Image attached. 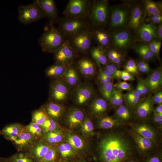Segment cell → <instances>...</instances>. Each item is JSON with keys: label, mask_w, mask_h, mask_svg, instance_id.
<instances>
[{"label": "cell", "mask_w": 162, "mask_h": 162, "mask_svg": "<svg viewBox=\"0 0 162 162\" xmlns=\"http://www.w3.org/2000/svg\"><path fill=\"white\" fill-rule=\"evenodd\" d=\"M91 30L94 39L96 41L98 45L101 46L104 49L110 47V36L109 31L104 28H93Z\"/></svg>", "instance_id": "23"}, {"label": "cell", "mask_w": 162, "mask_h": 162, "mask_svg": "<svg viewBox=\"0 0 162 162\" xmlns=\"http://www.w3.org/2000/svg\"><path fill=\"white\" fill-rule=\"evenodd\" d=\"M157 26L142 22L134 32L136 40L147 44L155 40Z\"/></svg>", "instance_id": "15"}, {"label": "cell", "mask_w": 162, "mask_h": 162, "mask_svg": "<svg viewBox=\"0 0 162 162\" xmlns=\"http://www.w3.org/2000/svg\"><path fill=\"white\" fill-rule=\"evenodd\" d=\"M152 112L153 114H162V104H158L154 108Z\"/></svg>", "instance_id": "58"}, {"label": "cell", "mask_w": 162, "mask_h": 162, "mask_svg": "<svg viewBox=\"0 0 162 162\" xmlns=\"http://www.w3.org/2000/svg\"><path fill=\"white\" fill-rule=\"evenodd\" d=\"M79 74L75 66L71 64L67 68L62 78L70 87H75L79 83Z\"/></svg>", "instance_id": "27"}, {"label": "cell", "mask_w": 162, "mask_h": 162, "mask_svg": "<svg viewBox=\"0 0 162 162\" xmlns=\"http://www.w3.org/2000/svg\"><path fill=\"white\" fill-rule=\"evenodd\" d=\"M133 115V110L124 103L116 108L113 117L123 123L131 120Z\"/></svg>", "instance_id": "30"}, {"label": "cell", "mask_w": 162, "mask_h": 162, "mask_svg": "<svg viewBox=\"0 0 162 162\" xmlns=\"http://www.w3.org/2000/svg\"><path fill=\"white\" fill-rule=\"evenodd\" d=\"M50 146L38 139L28 150L30 155L37 159L38 161L45 156Z\"/></svg>", "instance_id": "28"}, {"label": "cell", "mask_w": 162, "mask_h": 162, "mask_svg": "<svg viewBox=\"0 0 162 162\" xmlns=\"http://www.w3.org/2000/svg\"><path fill=\"white\" fill-rule=\"evenodd\" d=\"M146 17L142 1L134 2L132 5L127 28L134 32L144 21Z\"/></svg>", "instance_id": "14"}, {"label": "cell", "mask_w": 162, "mask_h": 162, "mask_svg": "<svg viewBox=\"0 0 162 162\" xmlns=\"http://www.w3.org/2000/svg\"><path fill=\"white\" fill-rule=\"evenodd\" d=\"M49 118V117L41 107L33 112L31 122L41 126Z\"/></svg>", "instance_id": "39"}, {"label": "cell", "mask_w": 162, "mask_h": 162, "mask_svg": "<svg viewBox=\"0 0 162 162\" xmlns=\"http://www.w3.org/2000/svg\"><path fill=\"white\" fill-rule=\"evenodd\" d=\"M134 2H127L110 8L107 30L127 28Z\"/></svg>", "instance_id": "3"}, {"label": "cell", "mask_w": 162, "mask_h": 162, "mask_svg": "<svg viewBox=\"0 0 162 162\" xmlns=\"http://www.w3.org/2000/svg\"><path fill=\"white\" fill-rule=\"evenodd\" d=\"M67 141L74 149H82L84 146V142L79 136L75 135H69L67 137Z\"/></svg>", "instance_id": "41"}, {"label": "cell", "mask_w": 162, "mask_h": 162, "mask_svg": "<svg viewBox=\"0 0 162 162\" xmlns=\"http://www.w3.org/2000/svg\"><path fill=\"white\" fill-rule=\"evenodd\" d=\"M64 162H68L67 161H64Z\"/></svg>", "instance_id": "63"}, {"label": "cell", "mask_w": 162, "mask_h": 162, "mask_svg": "<svg viewBox=\"0 0 162 162\" xmlns=\"http://www.w3.org/2000/svg\"><path fill=\"white\" fill-rule=\"evenodd\" d=\"M154 104L151 95L142 98L134 110L135 113L139 118L142 119H146L153 112Z\"/></svg>", "instance_id": "20"}, {"label": "cell", "mask_w": 162, "mask_h": 162, "mask_svg": "<svg viewBox=\"0 0 162 162\" xmlns=\"http://www.w3.org/2000/svg\"><path fill=\"white\" fill-rule=\"evenodd\" d=\"M57 158V152L55 148L50 146L45 156L37 162H55Z\"/></svg>", "instance_id": "43"}, {"label": "cell", "mask_w": 162, "mask_h": 162, "mask_svg": "<svg viewBox=\"0 0 162 162\" xmlns=\"http://www.w3.org/2000/svg\"><path fill=\"white\" fill-rule=\"evenodd\" d=\"M35 2L42 10L49 23L55 24L58 23L59 18L55 1L53 0H35Z\"/></svg>", "instance_id": "17"}, {"label": "cell", "mask_w": 162, "mask_h": 162, "mask_svg": "<svg viewBox=\"0 0 162 162\" xmlns=\"http://www.w3.org/2000/svg\"><path fill=\"white\" fill-rule=\"evenodd\" d=\"M78 52L71 46L69 40L65 41L53 53L56 62L70 64Z\"/></svg>", "instance_id": "12"}, {"label": "cell", "mask_w": 162, "mask_h": 162, "mask_svg": "<svg viewBox=\"0 0 162 162\" xmlns=\"http://www.w3.org/2000/svg\"><path fill=\"white\" fill-rule=\"evenodd\" d=\"M104 50L109 61L119 66L124 60L123 52L111 47Z\"/></svg>", "instance_id": "37"}, {"label": "cell", "mask_w": 162, "mask_h": 162, "mask_svg": "<svg viewBox=\"0 0 162 162\" xmlns=\"http://www.w3.org/2000/svg\"><path fill=\"white\" fill-rule=\"evenodd\" d=\"M126 134L115 130L104 135L99 143L100 162H122L135 157V147Z\"/></svg>", "instance_id": "1"}, {"label": "cell", "mask_w": 162, "mask_h": 162, "mask_svg": "<svg viewBox=\"0 0 162 162\" xmlns=\"http://www.w3.org/2000/svg\"><path fill=\"white\" fill-rule=\"evenodd\" d=\"M97 64L88 57L82 58L77 60L75 66L78 72L86 79H91L97 72Z\"/></svg>", "instance_id": "16"}, {"label": "cell", "mask_w": 162, "mask_h": 162, "mask_svg": "<svg viewBox=\"0 0 162 162\" xmlns=\"http://www.w3.org/2000/svg\"><path fill=\"white\" fill-rule=\"evenodd\" d=\"M150 50L156 58L160 59L159 52L161 45V42L154 40L147 44Z\"/></svg>", "instance_id": "47"}, {"label": "cell", "mask_w": 162, "mask_h": 162, "mask_svg": "<svg viewBox=\"0 0 162 162\" xmlns=\"http://www.w3.org/2000/svg\"><path fill=\"white\" fill-rule=\"evenodd\" d=\"M128 133L135 143L137 152L141 158H143L153 152L156 142L141 136L132 129L129 131Z\"/></svg>", "instance_id": "13"}, {"label": "cell", "mask_w": 162, "mask_h": 162, "mask_svg": "<svg viewBox=\"0 0 162 162\" xmlns=\"http://www.w3.org/2000/svg\"><path fill=\"white\" fill-rule=\"evenodd\" d=\"M124 68L125 70L133 75H136L138 74L139 71L137 63L134 59L129 60L125 65Z\"/></svg>", "instance_id": "46"}, {"label": "cell", "mask_w": 162, "mask_h": 162, "mask_svg": "<svg viewBox=\"0 0 162 162\" xmlns=\"http://www.w3.org/2000/svg\"><path fill=\"white\" fill-rule=\"evenodd\" d=\"M110 8L106 0L91 1L88 19L93 28H104L108 26Z\"/></svg>", "instance_id": "4"}, {"label": "cell", "mask_w": 162, "mask_h": 162, "mask_svg": "<svg viewBox=\"0 0 162 162\" xmlns=\"http://www.w3.org/2000/svg\"><path fill=\"white\" fill-rule=\"evenodd\" d=\"M143 159L142 162H162V154L160 153L153 152Z\"/></svg>", "instance_id": "50"}, {"label": "cell", "mask_w": 162, "mask_h": 162, "mask_svg": "<svg viewBox=\"0 0 162 162\" xmlns=\"http://www.w3.org/2000/svg\"><path fill=\"white\" fill-rule=\"evenodd\" d=\"M120 79H122L125 81L135 80L134 76L125 70H121Z\"/></svg>", "instance_id": "53"}, {"label": "cell", "mask_w": 162, "mask_h": 162, "mask_svg": "<svg viewBox=\"0 0 162 162\" xmlns=\"http://www.w3.org/2000/svg\"><path fill=\"white\" fill-rule=\"evenodd\" d=\"M144 80L148 88L149 94H154L160 89L162 86L161 67L160 66L156 68Z\"/></svg>", "instance_id": "19"}, {"label": "cell", "mask_w": 162, "mask_h": 162, "mask_svg": "<svg viewBox=\"0 0 162 162\" xmlns=\"http://www.w3.org/2000/svg\"><path fill=\"white\" fill-rule=\"evenodd\" d=\"M24 127L22 124L18 123L9 124L0 130V135L12 142L23 131Z\"/></svg>", "instance_id": "22"}, {"label": "cell", "mask_w": 162, "mask_h": 162, "mask_svg": "<svg viewBox=\"0 0 162 162\" xmlns=\"http://www.w3.org/2000/svg\"><path fill=\"white\" fill-rule=\"evenodd\" d=\"M25 129L38 139L40 138L45 133L41 126L32 122L25 126Z\"/></svg>", "instance_id": "40"}, {"label": "cell", "mask_w": 162, "mask_h": 162, "mask_svg": "<svg viewBox=\"0 0 162 162\" xmlns=\"http://www.w3.org/2000/svg\"><path fill=\"white\" fill-rule=\"evenodd\" d=\"M135 90L141 96L149 94L148 88L143 79L138 80Z\"/></svg>", "instance_id": "48"}, {"label": "cell", "mask_w": 162, "mask_h": 162, "mask_svg": "<svg viewBox=\"0 0 162 162\" xmlns=\"http://www.w3.org/2000/svg\"><path fill=\"white\" fill-rule=\"evenodd\" d=\"M144 21L155 25H159L162 23V15L158 14L146 16Z\"/></svg>", "instance_id": "51"}, {"label": "cell", "mask_w": 162, "mask_h": 162, "mask_svg": "<svg viewBox=\"0 0 162 162\" xmlns=\"http://www.w3.org/2000/svg\"><path fill=\"white\" fill-rule=\"evenodd\" d=\"M58 23V28L64 34L67 39L91 28L88 18L65 16L59 18Z\"/></svg>", "instance_id": "6"}, {"label": "cell", "mask_w": 162, "mask_h": 162, "mask_svg": "<svg viewBox=\"0 0 162 162\" xmlns=\"http://www.w3.org/2000/svg\"><path fill=\"white\" fill-rule=\"evenodd\" d=\"M0 162H9V161L8 159L4 158H0Z\"/></svg>", "instance_id": "62"}, {"label": "cell", "mask_w": 162, "mask_h": 162, "mask_svg": "<svg viewBox=\"0 0 162 162\" xmlns=\"http://www.w3.org/2000/svg\"><path fill=\"white\" fill-rule=\"evenodd\" d=\"M94 129L93 125L91 120L88 118L86 119L82 125V132L85 134H92Z\"/></svg>", "instance_id": "49"}, {"label": "cell", "mask_w": 162, "mask_h": 162, "mask_svg": "<svg viewBox=\"0 0 162 162\" xmlns=\"http://www.w3.org/2000/svg\"><path fill=\"white\" fill-rule=\"evenodd\" d=\"M67 39L78 53H84L89 51L94 38L90 28L82 31Z\"/></svg>", "instance_id": "11"}, {"label": "cell", "mask_w": 162, "mask_h": 162, "mask_svg": "<svg viewBox=\"0 0 162 162\" xmlns=\"http://www.w3.org/2000/svg\"><path fill=\"white\" fill-rule=\"evenodd\" d=\"M151 70V68L149 66L138 68V71L142 73H149Z\"/></svg>", "instance_id": "59"}, {"label": "cell", "mask_w": 162, "mask_h": 162, "mask_svg": "<svg viewBox=\"0 0 162 162\" xmlns=\"http://www.w3.org/2000/svg\"><path fill=\"white\" fill-rule=\"evenodd\" d=\"M155 40L161 42L162 40V24L157 25L156 32Z\"/></svg>", "instance_id": "57"}, {"label": "cell", "mask_w": 162, "mask_h": 162, "mask_svg": "<svg viewBox=\"0 0 162 162\" xmlns=\"http://www.w3.org/2000/svg\"><path fill=\"white\" fill-rule=\"evenodd\" d=\"M152 100L154 104H162V90L160 89L154 93L153 96H152Z\"/></svg>", "instance_id": "54"}, {"label": "cell", "mask_w": 162, "mask_h": 162, "mask_svg": "<svg viewBox=\"0 0 162 162\" xmlns=\"http://www.w3.org/2000/svg\"><path fill=\"white\" fill-rule=\"evenodd\" d=\"M70 64L55 62L46 68L44 71L45 75L51 80L62 77L67 68Z\"/></svg>", "instance_id": "26"}, {"label": "cell", "mask_w": 162, "mask_h": 162, "mask_svg": "<svg viewBox=\"0 0 162 162\" xmlns=\"http://www.w3.org/2000/svg\"><path fill=\"white\" fill-rule=\"evenodd\" d=\"M138 68H140L149 66L148 64L144 61H141L137 63Z\"/></svg>", "instance_id": "60"}, {"label": "cell", "mask_w": 162, "mask_h": 162, "mask_svg": "<svg viewBox=\"0 0 162 162\" xmlns=\"http://www.w3.org/2000/svg\"><path fill=\"white\" fill-rule=\"evenodd\" d=\"M38 139L24 129L12 142L19 151L29 150Z\"/></svg>", "instance_id": "18"}, {"label": "cell", "mask_w": 162, "mask_h": 162, "mask_svg": "<svg viewBox=\"0 0 162 162\" xmlns=\"http://www.w3.org/2000/svg\"><path fill=\"white\" fill-rule=\"evenodd\" d=\"M63 138L62 132L58 129L52 132L45 133L39 139L48 145H54L60 142Z\"/></svg>", "instance_id": "34"}, {"label": "cell", "mask_w": 162, "mask_h": 162, "mask_svg": "<svg viewBox=\"0 0 162 162\" xmlns=\"http://www.w3.org/2000/svg\"><path fill=\"white\" fill-rule=\"evenodd\" d=\"M153 120L154 123L160 128L162 126V114H153Z\"/></svg>", "instance_id": "56"}, {"label": "cell", "mask_w": 162, "mask_h": 162, "mask_svg": "<svg viewBox=\"0 0 162 162\" xmlns=\"http://www.w3.org/2000/svg\"><path fill=\"white\" fill-rule=\"evenodd\" d=\"M132 130L141 136L156 142L158 137L157 132L153 127L144 123L129 124Z\"/></svg>", "instance_id": "21"}, {"label": "cell", "mask_w": 162, "mask_h": 162, "mask_svg": "<svg viewBox=\"0 0 162 162\" xmlns=\"http://www.w3.org/2000/svg\"><path fill=\"white\" fill-rule=\"evenodd\" d=\"M124 102L132 110H134L142 98L135 90L128 91L124 94Z\"/></svg>", "instance_id": "35"}, {"label": "cell", "mask_w": 162, "mask_h": 162, "mask_svg": "<svg viewBox=\"0 0 162 162\" xmlns=\"http://www.w3.org/2000/svg\"><path fill=\"white\" fill-rule=\"evenodd\" d=\"M68 143H62L58 146V150L61 156L64 158H67L74 154L73 149Z\"/></svg>", "instance_id": "42"}, {"label": "cell", "mask_w": 162, "mask_h": 162, "mask_svg": "<svg viewBox=\"0 0 162 162\" xmlns=\"http://www.w3.org/2000/svg\"><path fill=\"white\" fill-rule=\"evenodd\" d=\"M89 52L91 57L97 65L104 66L109 62L105 50L101 46L92 47Z\"/></svg>", "instance_id": "29"}, {"label": "cell", "mask_w": 162, "mask_h": 162, "mask_svg": "<svg viewBox=\"0 0 162 162\" xmlns=\"http://www.w3.org/2000/svg\"><path fill=\"white\" fill-rule=\"evenodd\" d=\"M122 162H142L135 157L126 160Z\"/></svg>", "instance_id": "61"}, {"label": "cell", "mask_w": 162, "mask_h": 162, "mask_svg": "<svg viewBox=\"0 0 162 162\" xmlns=\"http://www.w3.org/2000/svg\"><path fill=\"white\" fill-rule=\"evenodd\" d=\"M45 133L52 132L58 130L56 121L49 117L41 126Z\"/></svg>", "instance_id": "45"}, {"label": "cell", "mask_w": 162, "mask_h": 162, "mask_svg": "<svg viewBox=\"0 0 162 162\" xmlns=\"http://www.w3.org/2000/svg\"><path fill=\"white\" fill-rule=\"evenodd\" d=\"M132 48L143 61L153 60L155 58L147 44L143 43L136 44Z\"/></svg>", "instance_id": "32"}, {"label": "cell", "mask_w": 162, "mask_h": 162, "mask_svg": "<svg viewBox=\"0 0 162 162\" xmlns=\"http://www.w3.org/2000/svg\"><path fill=\"white\" fill-rule=\"evenodd\" d=\"M90 106L92 114L96 116H102L108 110L110 104L105 99L99 97H93Z\"/></svg>", "instance_id": "24"}, {"label": "cell", "mask_w": 162, "mask_h": 162, "mask_svg": "<svg viewBox=\"0 0 162 162\" xmlns=\"http://www.w3.org/2000/svg\"><path fill=\"white\" fill-rule=\"evenodd\" d=\"M113 80L112 78L106 77L99 73L97 77V81L99 85L113 81Z\"/></svg>", "instance_id": "55"}, {"label": "cell", "mask_w": 162, "mask_h": 162, "mask_svg": "<svg viewBox=\"0 0 162 162\" xmlns=\"http://www.w3.org/2000/svg\"><path fill=\"white\" fill-rule=\"evenodd\" d=\"M145 10L146 16L161 14L162 4L161 2H156L150 0L142 1Z\"/></svg>", "instance_id": "33"}, {"label": "cell", "mask_w": 162, "mask_h": 162, "mask_svg": "<svg viewBox=\"0 0 162 162\" xmlns=\"http://www.w3.org/2000/svg\"><path fill=\"white\" fill-rule=\"evenodd\" d=\"M91 2L89 0H69L63 14L67 17L88 18Z\"/></svg>", "instance_id": "9"}, {"label": "cell", "mask_w": 162, "mask_h": 162, "mask_svg": "<svg viewBox=\"0 0 162 162\" xmlns=\"http://www.w3.org/2000/svg\"><path fill=\"white\" fill-rule=\"evenodd\" d=\"M95 92L93 85L90 83H79L72 92L71 98L78 105H85L92 99Z\"/></svg>", "instance_id": "10"}, {"label": "cell", "mask_w": 162, "mask_h": 162, "mask_svg": "<svg viewBox=\"0 0 162 162\" xmlns=\"http://www.w3.org/2000/svg\"><path fill=\"white\" fill-rule=\"evenodd\" d=\"M99 86V90L103 98L109 102L115 89L113 81Z\"/></svg>", "instance_id": "38"}, {"label": "cell", "mask_w": 162, "mask_h": 162, "mask_svg": "<svg viewBox=\"0 0 162 162\" xmlns=\"http://www.w3.org/2000/svg\"><path fill=\"white\" fill-rule=\"evenodd\" d=\"M70 87L62 78L52 80L50 84L49 100L61 104L68 98Z\"/></svg>", "instance_id": "7"}, {"label": "cell", "mask_w": 162, "mask_h": 162, "mask_svg": "<svg viewBox=\"0 0 162 162\" xmlns=\"http://www.w3.org/2000/svg\"><path fill=\"white\" fill-rule=\"evenodd\" d=\"M84 117V114L81 110L75 108L71 110L67 117L70 128H73L81 124Z\"/></svg>", "instance_id": "31"}, {"label": "cell", "mask_w": 162, "mask_h": 162, "mask_svg": "<svg viewBox=\"0 0 162 162\" xmlns=\"http://www.w3.org/2000/svg\"><path fill=\"white\" fill-rule=\"evenodd\" d=\"M109 31L110 47L125 52L132 48L137 41L135 33L128 28Z\"/></svg>", "instance_id": "5"}, {"label": "cell", "mask_w": 162, "mask_h": 162, "mask_svg": "<svg viewBox=\"0 0 162 162\" xmlns=\"http://www.w3.org/2000/svg\"><path fill=\"white\" fill-rule=\"evenodd\" d=\"M122 123L113 117L109 116L102 117L98 122L99 127L103 129H110L117 128Z\"/></svg>", "instance_id": "36"}, {"label": "cell", "mask_w": 162, "mask_h": 162, "mask_svg": "<svg viewBox=\"0 0 162 162\" xmlns=\"http://www.w3.org/2000/svg\"><path fill=\"white\" fill-rule=\"evenodd\" d=\"M114 88L121 90L127 91H128L133 89L131 85L126 81H119L114 84Z\"/></svg>", "instance_id": "52"}, {"label": "cell", "mask_w": 162, "mask_h": 162, "mask_svg": "<svg viewBox=\"0 0 162 162\" xmlns=\"http://www.w3.org/2000/svg\"><path fill=\"white\" fill-rule=\"evenodd\" d=\"M19 21L26 25L44 18L43 12L34 2L30 4L20 5L18 7Z\"/></svg>", "instance_id": "8"}, {"label": "cell", "mask_w": 162, "mask_h": 162, "mask_svg": "<svg viewBox=\"0 0 162 162\" xmlns=\"http://www.w3.org/2000/svg\"><path fill=\"white\" fill-rule=\"evenodd\" d=\"M42 108L49 117L55 121L58 120L64 113V108L61 104L49 100Z\"/></svg>", "instance_id": "25"}, {"label": "cell", "mask_w": 162, "mask_h": 162, "mask_svg": "<svg viewBox=\"0 0 162 162\" xmlns=\"http://www.w3.org/2000/svg\"><path fill=\"white\" fill-rule=\"evenodd\" d=\"M9 162H34L30 156L26 153H20L11 157L8 160Z\"/></svg>", "instance_id": "44"}, {"label": "cell", "mask_w": 162, "mask_h": 162, "mask_svg": "<svg viewBox=\"0 0 162 162\" xmlns=\"http://www.w3.org/2000/svg\"><path fill=\"white\" fill-rule=\"evenodd\" d=\"M67 39V38L54 24L49 23L45 27L38 44L42 51L45 53H53Z\"/></svg>", "instance_id": "2"}]
</instances>
